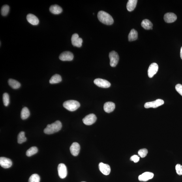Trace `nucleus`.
I'll return each instance as SVG.
<instances>
[{
    "label": "nucleus",
    "instance_id": "nucleus-1",
    "mask_svg": "<svg viewBox=\"0 0 182 182\" xmlns=\"http://www.w3.org/2000/svg\"><path fill=\"white\" fill-rule=\"evenodd\" d=\"M62 125L61 121H57L51 124H49L45 128L44 132L46 134H52L58 132L61 129Z\"/></svg>",
    "mask_w": 182,
    "mask_h": 182
},
{
    "label": "nucleus",
    "instance_id": "nucleus-2",
    "mask_svg": "<svg viewBox=\"0 0 182 182\" xmlns=\"http://www.w3.org/2000/svg\"><path fill=\"white\" fill-rule=\"evenodd\" d=\"M98 17L100 22L105 24L111 25L114 22L112 17L105 12L100 11L98 12Z\"/></svg>",
    "mask_w": 182,
    "mask_h": 182
},
{
    "label": "nucleus",
    "instance_id": "nucleus-3",
    "mask_svg": "<svg viewBox=\"0 0 182 182\" xmlns=\"http://www.w3.org/2000/svg\"><path fill=\"white\" fill-rule=\"evenodd\" d=\"M80 106L79 103L75 100H70L65 101L63 103L64 108L70 111H74L77 110Z\"/></svg>",
    "mask_w": 182,
    "mask_h": 182
},
{
    "label": "nucleus",
    "instance_id": "nucleus-4",
    "mask_svg": "<svg viewBox=\"0 0 182 182\" xmlns=\"http://www.w3.org/2000/svg\"><path fill=\"white\" fill-rule=\"evenodd\" d=\"M109 57L110 59V65L111 67H114L119 63V56L118 53L115 51H111L109 54Z\"/></svg>",
    "mask_w": 182,
    "mask_h": 182
},
{
    "label": "nucleus",
    "instance_id": "nucleus-5",
    "mask_svg": "<svg viewBox=\"0 0 182 182\" xmlns=\"http://www.w3.org/2000/svg\"><path fill=\"white\" fill-rule=\"evenodd\" d=\"M164 103V102L163 100L158 99L155 101L146 103L145 104L144 106L145 108H155L162 105Z\"/></svg>",
    "mask_w": 182,
    "mask_h": 182
},
{
    "label": "nucleus",
    "instance_id": "nucleus-6",
    "mask_svg": "<svg viewBox=\"0 0 182 182\" xmlns=\"http://www.w3.org/2000/svg\"><path fill=\"white\" fill-rule=\"evenodd\" d=\"M57 169L60 178L61 179L65 178L67 176L68 172L67 167L65 164L63 163L60 164L58 166Z\"/></svg>",
    "mask_w": 182,
    "mask_h": 182
},
{
    "label": "nucleus",
    "instance_id": "nucleus-7",
    "mask_svg": "<svg viewBox=\"0 0 182 182\" xmlns=\"http://www.w3.org/2000/svg\"><path fill=\"white\" fill-rule=\"evenodd\" d=\"M97 118L95 114H91L86 116L83 119V123L85 125H91L95 123L97 120Z\"/></svg>",
    "mask_w": 182,
    "mask_h": 182
},
{
    "label": "nucleus",
    "instance_id": "nucleus-8",
    "mask_svg": "<svg viewBox=\"0 0 182 182\" xmlns=\"http://www.w3.org/2000/svg\"><path fill=\"white\" fill-rule=\"evenodd\" d=\"M94 83L97 86L103 88H108L111 86L110 83L109 81L102 79H96L94 80Z\"/></svg>",
    "mask_w": 182,
    "mask_h": 182
},
{
    "label": "nucleus",
    "instance_id": "nucleus-9",
    "mask_svg": "<svg viewBox=\"0 0 182 182\" xmlns=\"http://www.w3.org/2000/svg\"><path fill=\"white\" fill-rule=\"evenodd\" d=\"M71 42L73 46L80 47L82 46L83 40L82 38L79 37L78 34L74 33L72 36Z\"/></svg>",
    "mask_w": 182,
    "mask_h": 182
},
{
    "label": "nucleus",
    "instance_id": "nucleus-10",
    "mask_svg": "<svg viewBox=\"0 0 182 182\" xmlns=\"http://www.w3.org/2000/svg\"><path fill=\"white\" fill-rule=\"evenodd\" d=\"M74 55L70 51H65L61 53L59 56V59L63 61H70L73 60Z\"/></svg>",
    "mask_w": 182,
    "mask_h": 182
},
{
    "label": "nucleus",
    "instance_id": "nucleus-11",
    "mask_svg": "<svg viewBox=\"0 0 182 182\" xmlns=\"http://www.w3.org/2000/svg\"><path fill=\"white\" fill-rule=\"evenodd\" d=\"M158 69V66L157 63H152L150 65L148 70V75L150 78L153 77L157 73Z\"/></svg>",
    "mask_w": 182,
    "mask_h": 182
},
{
    "label": "nucleus",
    "instance_id": "nucleus-12",
    "mask_svg": "<svg viewBox=\"0 0 182 182\" xmlns=\"http://www.w3.org/2000/svg\"><path fill=\"white\" fill-rule=\"evenodd\" d=\"M98 167H99L100 171L103 174L105 175H107L110 174L111 172V168L109 165L101 162L100 163Z\"/></svg>",
    "mask_w": 182,
    "mask_h": 182
},
{
    "label": "nucleus",
    "instance_id": "nucleus-13",
    "mask_svg": "<svg viewBox=\"0 0 182 182\" xmlns=\"http://www.w3.org/2000/svg\"><path fill=\"white\" fill-rule=\"evenodd\" d=\"M0 165L2 167L7 169L11 167L12 162L9 158L2 157L0 158Z\"/></svg>",
    "mask_w": 182,
    "mask_h": 182
},
{
    "label": "nucleus",
    "instance_id": "nucleus-14",
    "mask_svg": "<svg viewBox=\"0 0 182 182\" xmlns=\"http://www.w3.org/2000/svg\"><path fill=\"white\" fill-rule=\"evenodd\" d=\"M80 149V145L77 142L73 143L70 147V153L74 156H77L78 155Z\"/></svg>",
    "mask_w": 182,
    "mask_h": 182
},
{
    "label": "nucleus",
    "instance_id": "nucleus-15",
    "mask_svg": "<svg viewBox=\"0 0 182 182\" xmlns=\"http://www.w3.org/2000/svg\"><path fill=\"white\" fill-rule=\"evenodd\" d=\"M154 177L153 173L146 172L143 173L139 175L138 177L139 180L141 181H147L150 179H152Z\"/></svg>",
    "mask_w": 182,
    "mask_h": 182
},
{
    "label": "nucleus",
    "instance_id": "nucleus-16",
    "mask_svg": "<svg viewBox=\"0 0 182 182\" xmlns=\"http://www.w3.org/2000/svg\"><path fill=\"white\" fill-rule=\"evenodd\" d=\"M177 17L176 15L172 13H168L164 15V20L167 23H171L176 20Z\"/></svg>",
    "mask_w": 182,
    "mask_h": 182
},
{
    "label": "nucleus",
    "instance_id": "nucleus-17",
    "mask_svg": "<svg viewBox=\"0 0 182 182\" xmlns=\"http://www.w3.org/2000/svg\"><path fill=\"white\" fill-rule=\"evenodd\" d=\"M27 20L30 24L34 25H37L39 23L38 18L35 15L29 14L27 15Z\"/></svg>",
    "mask_w": 182,
    "mask_h": 182
},
{
    "label": "nucleus",
    "instance_id": "nucleus-18",
    "mask_svg": "<svg viewBox=\"0 0 182 182\" xmlns=\"http://www.w3.org/2000/svg\"><path fill=\"white\" fill-rule=\"evenodd\" d=\"M115 105L113 102H109L106 103L104 105V110L107 113H110L113 112L115 109Z\"/></svg>",
    "mask_w": 182,
    "mask_h": 182
},
{
    "label": "nucleus",
    "instance_id": "nucleus-19",
    "mask_svg": "<svg viewBox=\"0 0 182 182\" xmlns=\"http://www.w3.org/2000/svg\"><path fill=\"white\" fill-rule=\"evenodd\" d=\"M49 10L52 13L56 15L61 14L63 12V9L61 6L57 5L50 6L49 8Z\"/></svg>",
    "mask_w": 182,
    "mask_h": 182
},
{
    "label": "nucleus",
    "instance_id": "nucleus-20",
    "mask_svg": "<svg viewBox=\"0 0 182 182\" xmlns=\"http://www.w3.org/2000/svg\"><path fill=\"white\" fill-rule=\"evenodd\" d=\"M137 1V0H129L128 1L127 8L128 11L131 12L134 10L136 7Z\"/></svg>",
    "mask_w": 182,
    "mask_h": 182
},
{
    "label": "nucleus",
    "instance_id": "nucleus-21",
    "mask_svg": "<svg viewBox=\"0 0 182 182\" xmlns=\"http://www.w3.org/2000/svg\"><path fill=\"white\" fill-rule=\"evenodd\" d=\"M138 36L137 31L134 29H132L128 36V41L131 42L136 40L137 39Z\"/></svg>",
    "mask_w": 182,
    "mask_h": 182
},
{
    "label": "nucleus",
    "instance_id": "nucleus-22",
    "mask_svg": "<svg viewBox=\"0 0 182 182\" xmlns=\"http://www.w3.org/2000/svg\"><path fill=\"white\" fill-rule=\"evenodd\" d=\"M141 26L144 29L149 30L153 29V24L151 21L148 19H144L141 22Z\"/></svg>",
    "mask_w": 182,
    "mask_h": 182
},
{
    "label": "nucleus",
    "instance_id": "nucleus-23",
    "mask_svg": "<svg viewBox=\"0 0 182 182\" xmlns=\"http://www.w3.org/2000/svg\"><path fill=\"white\" fill-rule=\"evenodd\" d=\"M8 84L12 88L14 89H17L20 88L21 84L18 81L14 79H10L8 80Z\"/></svg>",
    "mask_w": 182,
    "mask_h": 182
},
{
    "label": "nucleus",
    "instance_id": "nucleus-24",
    "mask_svg": "<svg viewBox=\"0 0 182 182\" xmlns=\"http://www.w3.org/2000/svg\"><path fill=\"white\" fill-rule=\"evenodd\" d=\"M61 76L59 74H56L52 77L49 80V82L51 84H56L61 82Z\"/></svg>",
    "mask_w": 182,
    "mask_h": 182
},
{
    "label": "nucleus",
    "instance_id": "nucleus-25",
    "mask_svg": "<svg viewBox=\"0 0 182 182\" xmlns=\"http://www.w3.org/2000/svg\"><path fill=\"white\" fill-rule=\"evenodd\" d=\"M30 115V112L26 107L23 108L21 110V119L23 120L26 119L28 118Z\"/></svg>",
    "mask_w": 182,
    "mask_h": 182
},
{
    "label": "nucleus",
    "instance_id": "nucleus-26",
    "mask_svg": "<svg viewBox=\"0 0 182 182\" xmlns=\"http://www.w3.org/2000/svg\"><path fill=\"white\" fill-rule=\"evenodd\" d=\"M38 150L35 146L32 147L28 150L26 152V155L27 157H31L38 153Z\"/></svg>",
    "mask_w": 182,
    "mask_h": 182
},
{
    "label": "nucleus",
    "instance_id": "nucleus-27",
    "mask_svg": "<svg viewBox=\"0 0 182 182\" xmlns=\"http://www.w3.org/2000/svg\"><path fill=\"white\" fill-rule=\"evenodd\" d=\"M17 139L18 142L19 144H22L26 141L27 139L25 137L24 132H20L18 135Z\"/></svg>",
    "mask_w": 182,
    "mask_h": 182
},
{
    "label": "nucleus",
    "instance_id": "nucleus-28",
    "mask_svg": "<svg viewBox=\"0 0 182 182\" xmlns=\"http://www.w3.org/2000/svg\"><path fill=\"white\" fill-rule=\"evenodd\" d=\"M10 10L9 6L8 5H5L2 6L1 10V13L2 16H5L9 13Z\"/></svg>",
    "mask_w": 182,
    "mask_h": 182
},
{
    "label": "nucleus",
    "instance_id": "nucleus-29",
    "mask_svg": "<svg viewBox=\"0 0 182 182\" xmlns=\"http://www.w3.org/2000/svg\"><path fill=\"white\" fill-rule=\"evenodd\" d=\"M40 177L38 174H34L32 175L29 177V182H40Z\"/></svg>",
    "mask_w": 182,
    "mask_h": 182
},
{
    "label": "nucleus",
    "instance_id": "nucleus-30",
    "mask_svg": "<svg viewBox=\"0 0 182 182\" xmlns=\"http://www.w3.org/2000/svg\"><path fill=\"white\" fill-rule=\"evenodd\" d=\"M3 101L4 105L7 107L10 103L9 95L7 93H3Z\"/></svg>",
    "mask_w": 182,
    "mask_h": 182
},
{
    "label": "nucleus",
    "instance_id": "nucleus-31",
    "mask_svg": "<svg viewBox=\"0 0 182 182\" xmlns=\"http://www.w3.org/2000/svg\"><path fill=\"white\" fill-rule=\"evenodd\" d=\"M148 151L146 149H140L138 152L139 156L141 158H144L146 157L148 153Z\"/></svg>",
    "mask_w": 182,
    "mask_h": 182
},
{
    "label": "nucleus",
    "instance_id": "nucleus-32",
    "mask_svg": "<svg viewBox=\"0 0 182 182\" xmlns=\"http://www.w3.org/2000/svg\"><path fill=\"white\" fill-rule=\"evenodd\" d=\"M175 169H176V172L177 174L179 175H182V166L179 164L176 165L175 167Z\"/></svg>",
    "mask_w": 182,
    "mask_h": 182
},
{
    "label": "nucleus",
    "instance_id": "nucleus-33",
    "mask_svg": "<svg viewBox=\"0 0 182 182\" xmlns=\"http://www.w3.org/2000/svg\"><path fill=\"white\" fill-rule=\"evenodd\" d=\"M175 89L178 93L182 96V85L181 84H177L175 86Z\"/></svg>",
    "mask_w": 182,
    "mask_h": 182
},
{
    "label": "nucleus",
    "instance_id": "nucleus-34",
    "mask_svg": "<svg viewBox=\"0 0 182 182\" xmlns=\"http://www.w3.org/2000/svg\"><path fill=\"white\" fill-rule=\"evenodd\" d=\"M139 160V157L136 155L132 156L130 158V160L131 161H133L135 163L138 162Z\"/></svg>",
    "mask_w": 182,
    "mask_h": 182
},
{
    "label": "nucleus",
    "instance_id": "nucleus-35",
    "mask_svg": "<svg viewBox=\"0 0 182 182\" xmlns=\"http://www.w3.org/2000/svg\"><path fill=\"white\" fill-rule=\"evenodd\" d=\"M180 56L181 59H182V47L181 49Z\"/></svg>",
    "mask_w": 182,
    "mask_h": 182
},
{
    "label": "nucleus",
    "instance_id": "nucleus-36",
    "mask_svg": "<svg viewBox=\"0 0 182 182\" xmlns=\"http://www.w3.org/2000/svg\"><path fill=\"white\" fill-rule=\"evenodd\" d=\"M84 182V181H83V182Z\"/></svg>",
    "mask_w": 182,
    "mask_h": 182
}]
</instances>
